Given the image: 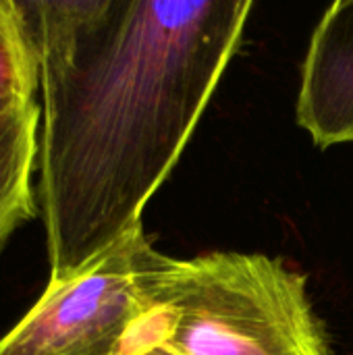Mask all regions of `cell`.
Here are the masks:
<instances>
[{
  "instance_id": "obj_3",
  "label": "cell",
  "mask_w": 353,
  "mask_h": 355,
  "mask_svg": "<svg viewBox=\"0 0 353 355\" xmlns=\"http://www.w3.org/2000/svg\"><path fill=\"white\" fill-rule=\"evenodd\" d=\"M169 256L135 229L75 277L48 283L0 339V355H119L156 310V281Z\"/></svg>"
},
{
  "instance_id": "obj_6",
  "label": "cell",
  "mask_w": 353,
  "mask_h": 355,
  "mask_svg": "<svg viewBox=\"0 0 353 355\" xmlns=\"http://www.w3.org/2000/svg\"><path fill=\"white\" fill-rule=\"evenodd\" d=\"M40 62L19 0H0V110L35 100Z\"/></svg>"
},
{
  "instance_id": "obj_4",
  "label": "cell",
  "mask_w": 353,
  "mask_h": 355,
  "mask_svg": "<svg viewBox=\"0 0 353 355\" xmlns=\"http://www.w3.org/2000/svg\"><path fill=\"white\" fill-rule=\"evenodd\" d=\"M295 116L320 150L353 144V0L331 4L310 37Z\"/></svg>"
},
{
  "instance_id": "obj_5",
  "label": "cell",
  "mask_w": 353,
  "mask_h": 355,
  "mask_svg": "<svg viewBox=\"0 0 353 355\" xmlns=\"http://www.w3.org/2000/svg\"><path fill=\"white\" fill-rule=\"evenodd\" d=\"M40 125L42 106L35 100L0 110V252L40 212L33 189Z\"/></svg>"
},
{
  "instance_id": "obj_7",
  "label": "cell",
  "mask_w": 353,
  "mask_h": 355,
  "mask_svg": "<svg viewBox=\"0 0 353 355\" xmlns=\"http://www.w3.org/2000/svg\"><path fill=\"white\" fill-rule=\"evenodd\" d=\"M121 355H175L171 354V352H164V349H160V347H154V345H144V347H135V349H131V352H125V354Z\"/></svg>"
},
{
  "instance_id": "obj_2",
  "label": "cell",
  "mask_w": 353,
  "mask_h": 355,
  "mask_svg": "<svg viewBox=\"0 0 353 355\" xmlns=\"http://www.w3.org/2000/svg\"><path fill=\"white\" fill-rule=\"evenodd\" d=\"M154 304L121 354L154 345L175 355H331L306 279L262 254L169 258Z\"/></svg>"
},
{
  "instance_id": "obj_1",
  "label": "cell",
  "mask_w": 353,
  "mask_h": 355,
  "mask_svg": "<svg viewBox=\"0 0 353 355\" xmlns=\"http://www.w3.org/2000/svg\"><path fill=\"white\" fill-rule=\"evenodd\" d=\"M40 62L48 283L135 229L235 56L252 0H19Z\"/></svg>"
}]
</instances>
